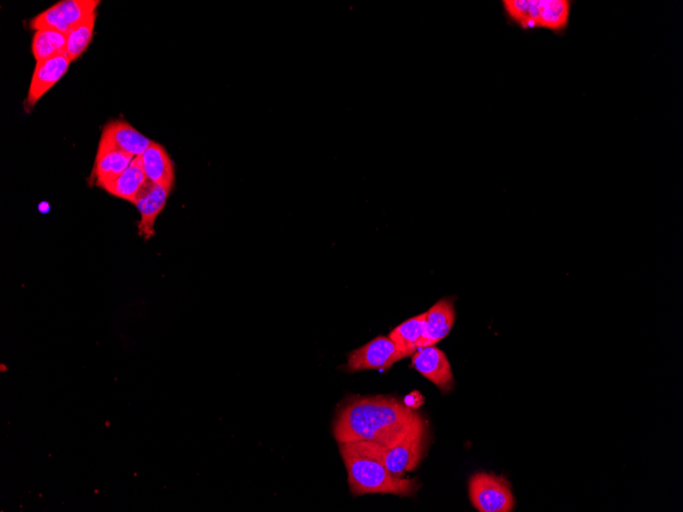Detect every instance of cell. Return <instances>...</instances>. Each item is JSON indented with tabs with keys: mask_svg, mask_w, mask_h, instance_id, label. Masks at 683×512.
<instances>
[{
	"mask_svg": "<svg viewBox=\"0 0 683 512\" xmlns=\"http://www.w3.org/2000/svg\"><path fill=\"white\" fill-rule=\"evenodd\" d=\"M99 0H63L36 16L30 27L36 31L54 30L68 34L76 25L97 13Z\"/></svg>",
	"mask_w": 683,
	"mask_h": 512,
	"instance_id": "obj_6",
	"label": "cell"
},
{
	"mask_svg": "<svg viewBox=\"0 0 683 512\" xmlns=\"http://www.w3.org/2000/svg\"><path fill=\"white\" fill-rule=\"evenodd\" d=\"M171 192L165 186L148 180L133 201L132 204L138 208L141 214L138 226L139 235L145 241H149L155 236L156 220L164 210Z\"/></svg>",
	"mask_w": 683,
	"mask_h": 512,
	"instance_id": "obj_9",
	"label": "cell"
},
{
	"mask_svg": "<svg viewBox=\"0 0 683 512\" xmlns=\"http://www.w3.org/2000/svg\"><path fill=\"white\" fill-rule=\"evenodd\" d=\"M101 141L134 158L142 156L153 143L140 131L122 120L108 123L104 128Z\"/></svg>",
	"mask_w": 683,
	"mask_h": 512,
	"instance_id": "obj_11",
	"label": "cell"
},
{
	"mask_svg": "<svg viewBox=\"0 0 683 512\" xmlns=\"http://www.w3.org/2000/svg\"><path fill=\"white\" fill-rule=\"evenodd\" d=\"M422 415L391 396H351L338 407L333 433L339 443L366 441L390 448Z\"/></svg>",
	"mask_w": 683,
	"mask_h": 512,
	"instance_id": "obj_1",
	"label": "cell"
},
{
	"mask_svg": "<svg viewBox=\"0 0 683 512\" xmlns=\"http://www.w3.org/2000/svg\"><path fill=\"white\" fill-rule=\"evenodd\" d=\"M71 63L67 55L36 62L26 100L27 110H32L45 93L64 77Z\"/></svg>",
	"mask_w": 683,
	"mask_h": 512,
	"instance_id": "obj_10",
	"label": "cell"
},
{
	"mask_svg": "<svg viewBox=\"0 0 683 512\" xmlns=\"http://www.w3.org/2000/svg\"><path fill=\"white\" fill-rule=\"evenodd\" d=\"M427 312L409 318L398 325L389 338L407 357H412L419 349L424 336Z\"/></svg>",
	"mask_w": 683,
	"mask_h": 512,
	"instance_id": "obj_16",
	"label": "cell"
},
{
	"mask_svg": "<svg viewBox=\"0 0 683 512\" xmlns=\"http://www.w3.org/2000/svg\"><path fill=\"white\" fill-rule=\"evenodd\" d=\"M147 181L141 158L135 157L129 167L103 190L113 197L133 203Z\"/></svg>",
	"mask_w": 683,
	"mask_h": 512,
	"instance_id": "obj_15",
	"label": "cell"
},
{
	"mask_svg": "<svg viewBox=\"0 0 683 512\" xmlns=\"http://www.w3.org/2000/svg\"><path fill=\"white\" fill-rule=\"evenodd\" d=\"M428 437V427L421 417L397 444L385 448L384 460L388 471L397 478L415 471L425 456Z\"/></svg>",
	"mask_w": 683,
	"mask_h": 512,
	"instance_id": "obj_4",
	"label": "cell"
},
{
	"mask_svg": "<svg viewBox=\"0 0 683 512\" xmlns=\"http://www.w3.org/2000/svg\"><path fill=\"white\" fill-rule=\"evenodd\" d=\"M412 365L427 380L447 394L454 388L451 365L446 354L436 346L420 348L412 356Z\"/></svg>",
	"mask_w": 683,
	"mask_h": 512,
	"instance_id": "obj_8",
	"label": "cell"
},
{
	"mask_svg": "<svg viewBox=\"0 0 683 512\" xmlns=\"http://www.w3.org/2000/svg\"><path fill=\"white\" fill-rule=\"evenodd\" d=\"M133 159L134 157L101 141L93 171L96 185L104 189L129 167Z\"/></svg>",
	"mask_w": 683,
	"mask_h": 512,
	"instance_id": "obj_13",
	"label": "cell"
},
{
	"mask_svg": "<svg viewBox=\"0 0 683 512\" xmlns=\"http://www.w3.org/2000/svg\"><path fill=\"white\" fill-rule=\"evenodd\" d=\"M404 358L407 356L389 337L379 336L350 352L344 370L351 374L363 370L386 371Z\"/></svg>",
	"mask_w": 683,
	"mask_h": 512,
	"instance_id": "obj_7",
	"label": "cell"
},
{
	"mask_svg": "<svg viewBox=\"0 0 683 512\" xmlns=\"http://www.w3.org/2000/svg\"><path fill=\"white\" fill-rule=\"evenodd\" d=\"M67 34L54 30L36 31L32 40V53L36 62L66 55Z\"/></svg>",
	"mask_w": 683,
	"mask_h": 512,
	"instance_id": "obj_17",
	"label": "cell"
},
{
	"mask_svg": "<svg viewBox=\"0 0 683 512\" xmlns=\"http://www.w3.org/2000/svg\"><path fill=\"white\" fill-rule=\"evenodd\" d=\"M469 495L480 512H511L515 508L512 485L504 476L474 474L469 481Z\"/></svg>",
	"mask_w": 683,
	"mask_h": 512,
	"instance_id": "obj_5",
	"label": "cell"
},
{
	"mask_svg": "<svg viewBox=\"0 0 683 512\" xmlns=\"http://www.w3.org/2000/svg\"><path fill=\"white\" fill-rule=\"evenodd\" d=\"M341 457L348 474L351 494H392L412 497L420 488L417 479L394 477L384 460L385 447L366 441L339 443Z\"/></svg>",
	"mask_w": 683,
	"mask_h": 512,
	"instance_id": "obj_2",
	"label": "cell"
},
{
	"mask_svg": "<svg viewBox=\"0 0 683 512\" xmlns=\"http://www.w3.org/2000/svg\"><path fill=\"white\" fill-rule=\"evenodd\" d=\"M503 4L508 16L524 29L559 32L569 23V0H506Z\"/></svg>",
	"mask_w": 683,
	"mask_h": 512,
	"instance_id": "obj_3",
	"label": "cell"
},
{
	"mask_svg": "<svg viewBox=\"0 0 683 512\" xmlns=\"http://www.w3.org/2000/svg\"><path fill=\"white\" fill-rule=\"evenodd\" d=\"M140 158L148 180L172 191L175 184V170L166 149L153 142Z\"/></svg>",
	"mask_w": 683,
	"mask_h": 512,
	"instance_id": "obj_14",
	"label": "cell"
},
{
	"mask_svg": "<svg viewBox=\"0 0 683 512\" xmlns=\"http://www.w3.org/2000/svg\"><path fill=\"white\" fill-rule=\"evenodd\" d=\"M457 312L454 308V299L444 298L433 305L427 311L425 332L419 349L435 346L443 341L451 332Z\"/></svg>",
	"mask_w": 683,
	"mask_h": 512,
	"instance_id": "obj_12",
	"label": "cell"
},
{
	"mask_svg": "<svg viewBox=\"0 0 683 512\" xmlns=\"http://www.w3.org/2000/svg\"><path fill=\"white\" fill-rule=\"evenodd\" d=\"M97 17V13L90 15L67 34L66 55L71 62L80 58L93 40Z\"/></svg>",
	"mask_w": 683,
	"mask_h": 512,
	"instance_id": "obj_18",
	"label": "cell"
}]
</instances>
